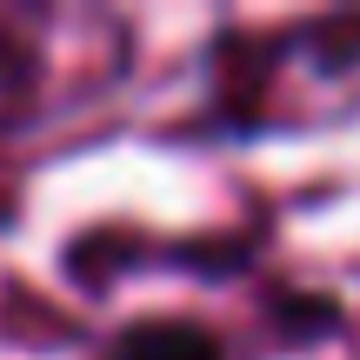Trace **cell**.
Instances as JSON below:
<instances>
[{"mask_svg": "<svg viewBox=\"0 0 360 360\" xmlns=\"http://www.w3.org/2000/svg\"><path fill=\"white\" fill-rule=\"evenodd\" d=\"M114 360H220V347L200 327H134L114 347Z\"/></svg>", "mask_w": 360, "mask_h": 360, "instance_id": "6da1fadb", "label": "cell"}]
</instances>
